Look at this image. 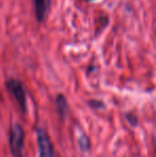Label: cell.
I'll list each match as a JSON object with an SVG mask.
<instances>
[{"label": "cell", "mask_w": 156, "mask_h": 157, "mask_svg": "<svg viewBox=\"0 0 156 157\" xmlns=\"http://www.w3.org/2000/svg\"><path fill=\"white\" fill-rule=\"evenodd\" d=\"M77 143L79 150L82 153H88L91 150V141H90V138L86 134H82L78 137Z\"/></svg>", "instance_id": "obj_6"}, {"label": "cell", "mask_w": 156, "mask_h": 157, "mask_svg": "<svg viewBox=\"0 0 156 157\" xmlns=\"http://www.w3.org/2000/svg\"><path fill=\"white\" fill-rule=\"evenodd\" d=\"M55 104H56V110L58 113L60 120L64 121L67 117V112H69V103H67V97L63 94H58L55 99Z\"/></svg>", "instance_id": "obj_5"}, {"label": "cell", "mask_w": 156, "mask_h": 157, "mask_svg": "<svg viewBox=\"0 0 156 157\" xmlns=\"http://www.w3.org/2000/svg\"><path fill=\"white\" fill-rule=\"evenodd\" d=\"M36 141H38L39 157H55L54 145L51 143L47 132L43 127H38L36 129Z\"/></svg>", "instance_id": "obj_3"}, {"label": "cell", "mask_w": 156, "mask_h": 157, "mask_svg": "<svg viewBox=\"0 0 156 157\" xmlns=\"http://www.w3.org/2000/svg\"><path fill=\"white\" fill-rule=\"evenodd\" d=\"M86 1H88V2H90V1H94V0H86Z\"/></svg>", "instance_id": "obj_10"}, {"label": "cell", "mask_w": 156, "mask_h": 157, "mask_svg": "<svg viewBox=\"0 0 156 157\" xmlns=\"http://www.w3.org/2000/svg\"><path fill=\"white\" fill-rule=\"evenodd\" d=\"M25 130L19 123H14L10 128L9 147L13 157H24L25 150Z\"/></svg>", "instance_id": "obj_1"}, {"label": "cell", "mask_w": 156, "mask_h": 157, "mask_svg": "<svg viewBox=\"0 0 156 157\" xmlns=\"http://www.w3.org/2000/svg\"><path fill=\"white\" fill-rule=\"evenodd\" d=\"M6 87L9 93L13 96L15 99L16 104L18 105L19 109L26 113L28 111V106H27V94H26V90L24 87L23 82L16 78H10L6 81Z\"/></svg>", "instance_id": "obj_2"}, {"label": "cell", "mask_w": 156, "mask_h": 157, "mask_svg": "<svg viewBox=\"0 0 156 157\" xmlns=\"http://www.w3.org/2000/svg\"><path fill=\"white\" fill-rule=\"evenodd\" d=\"M88 106L93 110H101L105 108V104L100 99H89L88 101Z\"/></svg>", "instance_id": "obj_9"}, {"label": "cell", "mask_w": 156, "mask_h": 157, "mask_svg": "<svg viewBox=\"0 0 156 157\" xmlns=\"http://www.w3.org/2000/svg\"><path fill=\"white\" fill-rule=\"evenodd\" d=\"M124 118L131 127H137L139 125V119L133 112H126V113H124Z\"/></svg>", "instance_id": "obj_8"}, {"label": "cell", "mask_w": 156, "mask_h": 157, "mask_svg": "<svg viewBox=\"0 0 156 157\" xmlns=\"http://www.w3.org/2000/svg\"><path fill=\"white\" fill-rule=\"evenodd\" d=\"M155 151H156V147H155Z\"/></svg>", "instance_id": "obj_11"}, {"label": "cell", "mask_w": 156, "mask_h": 157, "mask_svg": "<svg viewBox=\"0 0 156 157\" xmlns=\"http://www.w3.org/2000/svg\"><path fill=\"white\" fill-rule=\"evenodd\" d=\"M109 24V18L106 15H102V16L97 17L95 21V35H97L101 32V30L105 29Z\"/></svg>", "instance_id": "obj_7"}, {"label": "cell", "mask_w": 156, "mask_h": 157, "mask_svg": "<svg viewBox=\"0 0 156 157\" xmlns=\"http://www.w3.org/2000/svg\"><path fill=\"white\" fill-rule=\"evenodd\" d=\"M34 6V15L38 23H43L50 6V0H32Z\"/></svg>", "instance_id": "obj_4"}]
</instances>
